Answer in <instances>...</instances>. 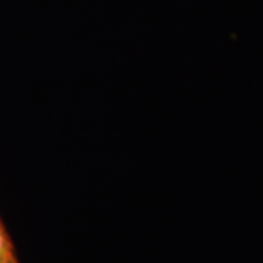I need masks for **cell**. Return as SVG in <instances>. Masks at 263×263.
Wrapping results in <instances>:
<instances>
[{
    "label": "cell",
    "instance_id": "obj_1",
    "mask_svg": "<svg viewBox=\"0 0 263 263\" xmlns=\"http://www.w3.org/2000/svg\"><path fill=\"white\" fill-rule=\"evenodd\" d=\"M13 259H16V257L13 254V249L10 245L9 237L6 234L5 227L0 222V263H6L9 260H13Z\"/></svg>",
    "mask_w": 263,
    "mask_h": 263
},
{
    "label": "cell",
    "instance_id": "obj_2",
    "mask_svg": "<svg viewBox=\"0 0 263 263\" xmlns=\"http://www.w3.org/2000/svg\"><path fill=\"white\" fill-rule=\"evenodd\" d=\"M6 263H18V262H16V259H13V260H9V262H6Z\"/></svg>",
    "mask_w": 263,
    "mask_h": 263
}]
</instances>
